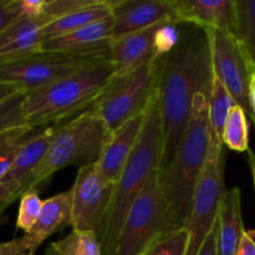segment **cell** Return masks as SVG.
Wrapping results in <instances>:
<instances>
[{"instance_id": "60d3db41", "label": "cell", "mask_w": 255, "mask_h": 255, "mask_svg": "<svg viewBox=\"0 0 255 255\" xmlns=\"http://www.w3.org/2000/svg\"><path fill=\"white\" fill-rule=\"evenodd\" d=\"M1 221H2V219H1V218H0V223H1Z\"/></svg>"}, {"instance_id": "f1b7e54d", "label": "cell", "mask_w": 255, "mask_h": 255, "mask_svg": "<svg viewBox=\"0 0 255 255\" xmlns=\"http://www.w3.org/2000/svg\"><path fill=\"white\" fill-rule=\"evenodd\" d=\"M42 207V199L40 198L36 189H29L20 197L19 213L16 218V228L29 233L36 223Z\"/></svg>"}, {"instance_id": "ffe728a7", "label": "cell", "mask_w": 255, "mask_h": 255, "mask_svg": "<svg viewBox=\"0 0 255 255\" xmlns=\"http://www.w3.org/2000/svg\"><path fill=\"white\" fill-rule=\"evenodd\" d=\"M71 214V191L62 192L54 197L42 201L41 212L36 223L26 237L30 246V252L35 253L37 248L49 237L56 233L62 227L69 226Z\"/></svg>"}, {"instance_id": "8fae6325", "label": "cell", "mask_w": 255, "mask_h": 255, "mask_svg": "<svg viewBox=\"0 0 255 255\" xmlns=\"http://www.w3.org/2000/svg\"><path fill=\"white\" fill-rule=\"evenodd\" d=\"M114 182L100 173L96 162L79 167L71 191L69 226L77 231H91L101 241L105 221L111 204Z\"/></svg>"}, {"instance_id": "ab89813d", "label": "cell", "mask_w": 255, "mask_h": 255, "mask_svg": "<svg viewBox=\"0 0 255 255\" xmlns=\"http://www.w3.org/2000/svg\"><path fill=\"white\" fill-rule=\"evenodd\" d=\"M22 255H34V253H25V254H22Z\"/></svg>"}, {"instance_id": "f546056e", "label": "cell", "mask_w": 255, "mask_h": 255, "mask_svg": "<svg viewBox=\"0 0 255 255\" xmlns=\"http://www.w3.org/2000/svg\"><path fill=\"white\" fill-rule=\"evenodd\" d=\"M92 0H50V1L44 2L42 15H46L55 20L74 10L86 6Z\"/></svg>"}, {"instance_id": "4fadbf2b", "label": "cell", "mask_w": 255, "mask_h": 255, "mask_svg": "<svg viewBox=\"0 0 255 255\" xmlns=\"http://www.w3.org/2000/svg\"><path fill=\"white\" fill-rule=\"evenodd\" d=\"M167 21H173V20L166 19L141 31L132 32L111 40L109 51L115 76L127 75L143 65L158 59L157 35Z\"/></svg>"}, {"instance_id": "d6a6232c", "label": "cell", "mask_w": 255, "mask_h": 255, "mask_svg": "<svg viewBox=\"0 0 255 255\" xmlns=\"http://www.w3.org/2000/svg\"><path fill=\"white\" fill-rule=\"evenodd\" d=\"M25 253H31L25 236L9 242H0V255H22Z\"/></svg>"}, {"instance_id": "f35d334b", "label": "cell", "mask_w": 255, "mask_h": 255, "mask_svg": "<svg viewBox=\"0 0 255 255\" xmlns=\"http://www.w3.org/2000/svg\"><path fill=\"white\" fill-rule=\"evenodd\" d=\"M46 255H57V253L54 251V248H52V247L50 246L49 248H47V251H46Z\"/></svg>"}, {"instance_id": "277c9868", "label": "cell", "mask_w": 255, "mask_h": 255, "mask_svg": "<svg viewBox=\"0 0 255 255\" xmlns=\"http://www.w3.org/2000/svg\"><path fill=\"white\" fill-rule=\"evenodd\" d=\"M112 76L114 66L106 60L84 67L54 84L26 92L22 104L25 124L31 128H40L80 114V110L94 104Z\"/></svg>"}, {"instance_id": "3957f363", "label": "cell", "mask_w": 255, "mask_h": 255, "mask_svg": "<svg viewBox=\"0 0 255 255\" xmlns=\"http://www.w3.org/2000/svg\"><path fill=\"white\" fill-rule=\"evenodd\" d=\"M163 156V128L157 95L148 106L141 134L115 182L111 204L101 236L104 255H112L121 227L129 208L154 169H161Z\"/></svg>"}, {"instance_id": "1f68e13d", "label": "cell", "mask_w": 255, "mask_h": 255, "mask_svg": "<svg viewBox=\"0 0 255 255\" xmlns=\"http://www.w3.org/2000/svg\"><path fill=\"white\" fill-rule=\"evenodd\" d=\"M20 16L17 10V0H2L0 1V31L5 29L10 22Z\"/></svg>"}, {"instance_id": "ba28073f", "label": "cell", "mask_w": 255, "mask_h": 255, "mask_svg": "<svg viewBox=\"0 0 255 255\" xmlns=\"http://www.w3.org/2000/svg\"><path fill=\"white\" fill-rule=\"evenodd\" d=\"M226 152L223 142L211 136V147L206 163L197 179L192 196L191 213L184 228L189 232L187 255H197L202 243L212 231L218 217L224 194Z\"/></svg>"}, {"instance_id": "836d02e7", "label": "cell", "mask_w": 255, "mask_h": 255, "mask_svg": "<svg viewBox=\"0 0 255 255\" xmlns=\"http://www.w3.org/2000/svg\"><path fill=\"white\" fill-rule=\"evenodd\" d=\"M197 255H218V221L206 237Z\"/></svg>"}, {"instance_id": "e0dca14e", "label": "cell", "mask_w": 255, "mask_h": 255, "mask_svg": "<svg viewBox=\"0 0 255 255\" xmlns=\"http://www.w3.org/2000/svg\"><path fill=\"white\" fill-rule=\"evenodd\" d=\"M144 117L146 112L129 120L117 131L110 134V138L107 139L99 159L96 161L100 173L107 181L115 183L121 174L125 163L131 156L138 141L144 124Z\"/></svg>"}, {"instance_id": "5b68a950", "label": "cell", "mask_w": 255, "mask_h": 255, "mask_svg": "<svg viewBox=\"0 0 255 255\" xmlns=\"http://www.w3.org/2000/svg\"><path fill=\"white\" fill-rule=\"evenodd\" d=\"M109 138V131L92 105L74 119L61 121L44 159L30 177L27 191L46 182L64 167H82L96 162Z\"/></svg>"}, {"instance_id": "30bf717a", "label": "cell", "mask_w": 255, "mask_h": 255, "mask_svg": "<svg viewBox=\"0 0 255 255\" xmlns=\"http://www.w3.org/2000/svg\"><path fill=\"white\" fill-rule=\"evenodd\" d=\"M204 31L211 49L213 74L254 124V115L249 100V85L255 67L234 35L213 29Z\"/></svg>"}, {"instance_id": "4dcf8cb0", "label": "cell", "mask_w": 255, "mask_h": 255, "mask_svg": "<svg viewBox=\"0 0 255 255\" xmlns=\"http://www.w3.org/2000/svg\"><path fill=\"white\" fill-rule=\"evenodd\" d=\"M22 188L20 181L0 182V218L5 209L21 197Z\"/></svg>"}, {"instance_id": "5bb4252c", "label": "cell", "mask_w": 255, "mask_h": 255, "mask_svg": "<svg viewBox=\"0 0 255 255\" xmlns=\"http://www.w3.org/2000/svg\"><path fill=\"white\" fill-rule=\"evenodd\" d=\"M110 2L114 22L112 39L141 31L157 22L172 19L169 0H116Z\"/></svg>"}, {"instance_id": "2e32d148", "label": "cell", "mask_w": 255, "mask_h": 255, "mask_svg": "<svg viewBox=\"0 0 255 255\" xmlns=\"http://www.w3.org/2000/svg\"><path fill=\"white\" fill-rule=\"evenodd\" d=\"M112 16L81 27L76 31L42 40L39 51L64 54H105L112 40Z\"/></svg>"}, {"instance_id": "7a4b0ae2", "label": "cell", "mask_w": 255, "mask_h": 255, "mask_svg": "<svg viewBox=\"0 0 255 255\" xmlns=\"http://www.w3.org/2000/svg\"><path fill=\"white\" fill-rule=\"evenodd\" d=\"M209 97L198 94L184 136L173 158L161 171L167 211V233L184 228L191 213L192 196L211 147ZM166 233V234H167Z\"/></svg>"}, {"instance_id": "603a6c76", "label": "cell", "mask_w": 255, "mask_h": 255, "mask_svg": "<svg viewBox=\"0 0 255 255\" xmlns=\"http://www.w3.org/2000/svg\"><path fill=\"white\" fill-rule=\"evenodd\" d=\"M57 255H104L101 241L95 232L72 229L66 237L51 243Z\"/></svg>"}, {"instance_id": "4316f807", "label": "cell", "mask_w": 255, "mask_h": 255, "mask_svg": "<svg viewBox=\"0 0 255 255\" xmlns=\"http://www.w3.org/2000/svg\"><path fill=\"white\" fill-rule=\"evenodd\" d=\"M188 247L189 232L181 228L164 234L142 255H187Z\"/></svg>"}, {"instance_id": "83f0119b", "label": "cell", "mask_w": 255, "mask_h": 255, "mask_svg": "<svg viewBox=\"0 0 255 255\" xmlns=\"http://www.w3.org/2000/svg\"><path fill=\"white\" fill-rule=\"evenodd\" d=\"M25 94V91H17L16 94L0 102V133L26 126L22 112Z\"/></svg>"}, {"instance_id": "7402d4cb", "label": "cell", "mask_w": 255, "mask_h": 255, "mask_svg": "<svg viewBox=\"0 0 255 255\" xmlns=\"http://www.w3.org/2000/svg\"><path fill=\"white\" fill-rule=\"evenodd\" d=\"M209 125L211 136L222 142V133L229 111L236 106V101L218 77L213 74L211 95H209Z\"/></svg>"}, {"instance_id": "74e56055", "label": "cell", "mask_w": 255, "mask_h": 255, "mask_svg": "<svg viewBox=\"0 0 255 255\" xmlns=\"http://www.w3.org/2000/svg\"><path fill=\"white\" fill-rule=\"evenodd\" d=\"M248 164L251 167L252 176H253V183H254V189H255V153L252 149H248Z\"/></svg>"}, {"instance_id": "44dd1931", "label": "cell", "mask_w": 255, "mask_h": 255, "mask_svg": "<svg viewBox=\"0 0 255 255\" xmlns=\"http://www.w3.org/2000/svg\"><path fill=\"white\" fill-rule=\"evenodd\" d=\"M111 2L107 0H92L86 6L62 15L45 25L42 27V40L76 31L87 25L111 17Z\"/></svg>"}, {"instance_id": "8992f818", "label": "cell", "mask_w": 255, "mask_h": 255, "mask_svg": "<svg viewBox=\"0 0 255 255\" xmlns=\"http://www.w3.org/2000/svg\"><path fill=\"white\" fill-rule=\"evenodd\" d=\"M157 60L127 75L111 77L92 104L110 134L147 111L157 95Z\"/></svg>"}, {"instance_id": "d4e9b609", "label": "cell", "mask_w": 255, "mask_h": 255, "mask_svg": "<svg viewBox=\"0 0 255 255\" xmlns=\"http://www.w3.org/2000/svg\"><path fill=\"white\" fill-rule=\"evenodd\" d=\"M236 37L255 67V0H236Z\"/></svg>"}, {"instance_id": "d6986e66", "label": "cell", "mask_w": 255, "mask_h": 255, "mask_svg": "<svg viewBox=\"0 0 255 255\" xmlns=\"http://www.w3.org/2000/svg\"><path fill=\"white\" fill-rule=\"evenodd\" d=\"M59 124L60 122H56V124L49 125L44 129L35 131V133L20 148L12 167L4 181H20L22 193L27 191L30 177L44 159L50 143L56 133Z\"/></svg>"}, {"instance_id": "52a82bcc", "label": "cell", "mask_w": 255, "mask_h": 255, "mask_svg": "<svg viewBox=\"0 0 255 255\" xmlns=\"http://www.w3.org/2000/svg\"><path fill=\"white\" fill-rule=\"evenodd\" d=\"M166 233L161 169H154L125 218L112 255H142Z\"/></svg>"}, {"instance_id": "484cf974", "label": "cell", "mask_w": 255, "mask_h": 255, "mask_svg": "<svg viewBox=\"0 0 255 255\" xmlns=\"http://www.w3.org/2000/svg\"><path fill=\"white\" fill-rule=\"evenodd\" d=\"M36 129L29 126H21L0 133V182L4 181L9 173L22 144Z\"/></svg>"}, {"instance_id": "e575fe53", "label": "cell", "mask_w": 255, "mask_h": 255, "mask_svg": "<svg viewBox=\"0 0 255 255\" xmlns=\"http://www.w3.org/2000/svg\"><path fill=\"white\" fill-rule=\"evenodd\" d=\"M237 255H255V231L244 232Z\"/></svg>"}, {"instance_id": "9c48e42d", "label": "cell", "mask_w": 255, "mask_h": 255, "mask_svg": "<svg viewBox=\"0 0 255 255\" xmlns=\"http://www.w3.org/2000/svg\"><path fill=\"white\" fill-rule=\"evenodd\" d=\"M106 60H110V52L81 55L39 51L24 59L0 65V84L11 85L20 91L29 92Z\"/></svg>"}, {"instance_id": "6da1fadb", "label": "cell", "mask_w": 255, "mask_h": 255, "mask_svg": "<svg viewBox=\"0 0 255 255\" xmlns=\"http://www.w3.org/2000/svg\"><path fill=\"white\" fill-rule=\"evenodd\" d=\"M191 26L178 42L157 59V99L163 128L161 171L173 158L184 136L198 94L209 97L213 81L211 49L206 31Z\"/></svg>"}, {"instance_id": "9a60e30c", "label": "cell", "mask_w": 255, "mask_h": 255, "mask_svg": "<svg viewBox=\"0 0 255 255\" xmlns=\"http://www.w3.org/2000/svg\"><path fill=\"white\" fill-rule=\"evenodd\" d=\"M52 21L51 17H17L0 31V65L24 59L39 52L42 41V27Z\"/></svg>"}, {"instance_id": "7c38bea8", "label": "cell", "mask_w": 255, "mask_h": 255, "mask_svg": "<svg viewBox=\"0 0 255 255\" xmlns=\"http://www.w3.org/2000/svg\"><path fill=\"white\" fill-rule=\"evenodd\" d=\"M172 19L202 30H221L236 36V0H169Z\"/></svg>"}, {"instance_id": "ac0fdd59", "label": "cell", "mask_w": 255, "mask_h": 255, "mask_svg": "<svg viewBox=\"0 0 255 255\" xmlns=\"http://www.w3.org/2000/svg\"><path fill=\"white\" fill-rule=\"evenodd\" d=\"M217 221L218 255H237L242 236L246 232L242 217L241 191L238 187L224 192Z\"/></svg>"}, {"instance_id": "cb8c5ba5", "label": "cell", "mask_w": 255, "mask_h": 255, "mask_svg": "<svg viewBox=\"0 0 255 255\" xmlns=\"http://www.w3.org/2000/svg\"><path fill=\"white\" fill-rule=\"evenodd\" d=\"M223 146L236 152H247L249 149V125L246 112L236 105L229 111L222 133Z\"/></svg>"}, {"instance_id": "d590c367", "label": "cell", "mask_w": 255, "mask_h": 255, "mask_svg": "<svg viewBox=\"0 0 255 255\" xmlns=\"http://www.w3.org/2000/svg\"><path fill=\"white\" fill-rule=\"evenodd\" d=\"M17 90L16 87L11 86V85H6V84H0V102H2L4 100H6L7 97L12 96L14 94H16Z\"/></svg>"}, {"instance_id": "8d00e7d4", "label": "cell", "mask_w": 255, "mask_h": 255, "mask_svg": "<svg viewBox=\"0 0 255 255\" xmlns=\"http://www.w3.org/2000/svg\"><path fill=\"white\" fill-rule=\"evenodd\" d=\"M249 100H251L252 111L254 115V126H255V70L252 74L251 85H249Z\"/></svg>"}]
</instances>
